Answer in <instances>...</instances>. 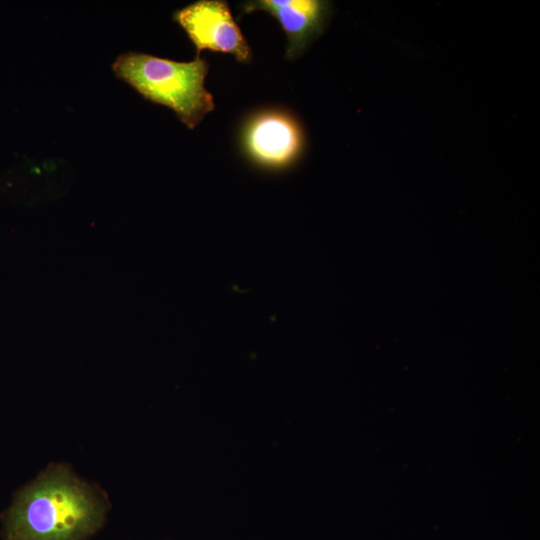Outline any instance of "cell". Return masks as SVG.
<instances>
[{
  "label": "cell",
  "mask_w": 540,
  "mask_h": 540,
  "mask_svg": "<svg viewBox=\"0 0 540 540\" xmlns=\"http://www.w3.org/2000/svg\"><path fill=\"white\" fill-rule=\"evenodd\" d=\"M115 76L144 99L166 106L189 129H194L215 108L205 88L209 64L197 56L178 62L141 52L120 54L112 63Z\"/></svg>",
  "instance_id": "obj_2"
},
{
  "label": "cell",
  "mask_w": 540,
  "mask_h": 540,
  "mask_svg": "<svg viewBox=\"0 0 540 540\" xmlns=\"http://www.w3.org/2000/svg\"><path fill=\"white\" fill-rule=\"evenodd\" d=\"M245 155L266 168L292 164L304 148V134L295 117L284 110L266 109L247 119L241 131Z\"/></svg>",
  "instance_id": "obj_3"
},
{
  "label": "cell",
  "mask_w": 540,
  "mask_h": 540,
  "mask_svg": "<svg viewBox=\"0 0 540 540\" xmlns=\"http://www.w3.org/2000/svg\"><path fill=\"white\" fill-rule=\"evenodd\" d=\"M108 500L68 466L51 464L14 495L3 514L5 540H86L104 524Z\"/></svg>",
  "instance_id": "obj_1"
},
{
  "label": "cell",
  "mask_w": 540,
  "mask_h": 540,
  "mask_svg": "<svg viewBox=\"0 0 540 540\" xmlns=\"http://www.w3.org/2000/svg\"><path fill=\"white\" fill-rule=\"evenodd\" d=\"M186 32L196 49L232 54L238 62L251 60V49L237 25L228 3L223 0H199L172 16Z\"/></svg>",
  "instance_id": "obj_4"
},
{
  "label": "cell",
  "mask_w": 540,
  "mask_h": 540,
  "mask_svg": "<svg viewBox=\"0 0 540 540\" xmlns=\"http://www.w3.org/2000/svg\"><path fill=\"white\" fill-rule=\"evenodd\" d=\"M329 3L321 0H252L241 13L262 11L277 20L287 37L285 58L294 60L323 31Z\"/></svg>",
  "instance_id": "obj_5"
}]
</instances>
